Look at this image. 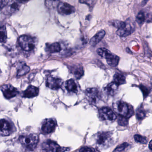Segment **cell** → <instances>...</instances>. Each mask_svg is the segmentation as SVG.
Segmentation results:
<instances>
[{"label": "cell", "instance_id": "1", "mask_svg": "<svg viewBox=\"0 0 152 152\" xmlns=\"http://www.w3.org/2000/svg\"><path fill=\"white\" fill-rule=\"evenodd\" d=\"M111 132H99L95 135V141L97 148L104 150L110 147L113 144V140Z\"/></svg>", "mask_w": 152, "mask_h": 152}, {"label": "cell", "instance_id": "2", "mask_svg": "<svg viewBox=\"0 0 152 152\" xmlns=\"http://www.w3.org/2000/svg\"><path fill=\"white\" fill-rule=\"evenodd\" d=\"M114 111L119 116L129 118L134 115V109L132 106L128 104L124 101H117L114 102L112 104Z\"/></svg>", "mask_w": 152, "mask_h": 152}, {"label": "cell", "instance_id": "3", "mask_svg": "<svg viewBox=\"0 0 152 152\" xmlns=\"http://www.w3.org/2000/svg\"><path fill=\"white\" fill-rule=\"evenodd\" d=\"M19 140L21 145L27 149L33 150L36 147L39 138L36 134L29 133L21 135Z\"/></svg>", "mask_w": 152, "mask_h": 152}, {"label": "cell", "instance_id": "4", "mask_svg": "<svg viewBox=\"0 0 152 152\" xmlns=\"http://www.w3.org/2000/svg\"><path fill=\"white\" fill-rule=\"evenodd\" d=\"M21 48L26 51H30L35 47V41L34 38L28 35H22L18 40Z\"/></svg>", "mask_w": 152, "mask_h": 152}, {"label": "cell", "instance_id": "5", "mask_svg": "<svg viewBox=\"0 0 152 152\" xmlns=\"http://www.w3.org/2000/svg\"><path fill=\"white\" fill-rule=\"evenodd\" d=\"M21 3L20 0H8L3 7V12L8 15L16 13L19 10Z\"/></svg>", "mask_w": 152, "mask_h": 152}, {"label": "cell", "instance_id": "6", "mask_svg": "<svg viewBox=\"0 0 152 152\" xmlns=\"http://www.w3.org/2000/svg\"><path fill=\"white\" fill-rule=\"evenodd\" d=\"M99 117L101 120L113 121L117 119V116L112 109L108 107H103L99 109Z\"/></svg>", "mask_w": 152, "mask_h": 152}, {"label": "cell", "instance_id": "7", "mask_svg": "<svg viewBox=\"0 0 152 152\" xmlns=\"http://www.w3.org/2000/svg\"><path fill=\"white\" fill-rule=\"evenodd\" d=\"M57 125V122L54 119H46L42 124L41 130L45 134H51L55 130Z\"/></svg>", "mask_w": 152, "mask_h": 152}, {"label": "cell", "instance_id": "8", "mask_svg": "<svg viewBox=\"0 0 152 152\" xmlns=\"http://www.w3.org/2000/svg\"><path fill=\"white\" fill-rule=\"evenodd\" d=\"M86 96L88 101L93 104L97 103L100 99V92L95 88H88L86 90Z\"/></svg>", "mask_w": 152, "mask_h": 152}, {"label": "cell", "instance_id": "9", "mask_svg": "<svg viewBox=\"0 0 152 152\" xmlns=\"http://www.w3.org/2000/svg\"><path fill=\"white\" fill-rule=\"evenodd\" d=\"M126 26L123 28L118 29L117 31V34L121 37H126L132 34L135 30V26L131 20H126Z\"/></svg>", "mask_w": 152, "mask_h": 152}, {"label": "cell", "instance_id": "10", "mask_svg": "<svg viewBox=\"0 0 152 152\" xmlns=\"http://www.w3.org/2000/svg\"><path fill=\"white\" fill-rule=\"evenodd\" d=\"M1 90L4 97L8 99L15 97L19 93L18 89L10 85L3 86Z\"/></svg>", "mask_w": 152, "mask_h": 152}, {"label": "cell", "instance_id": "11", "mask_svg": "<svg viewBox=\"0 0 152 152\" xmlns=\"http://www.w3.org/2000/svg\"><path fill=\"white\" fill-rule=\"evenodd\" d=\"M57 6L58 12L61 15H70L76 11V9L73 6L67 3L60 2Z\"/></svg>", "mask_w": 152, "mask_h": 152}, {"label": "cell", "instance_id": "12", "mask_svg": "<svg viewBox=\"0 0 152 152\" xmlns=\"http://www.w3.org/2000/svg\"><path fill=\"white\" fill-rule=\"evenodd\" d=\"M62 82L61 79L54 77H48L46 80V86L52 90H56L61 87Z\"/></svg>", "mask_w": 152, "mask_h": 152}, {"label": "cell", "instance_id": "13", "mask_svg": "<svg viewBox=\"0 0 152 152\" xmlns=\"http://www.w3.org/2000/svg\"><path fill=\"white\" fill-rule=\"evenodd\" d=\"M1 135L2 136L10 135L12 132V127L10 123L6 120L1 119L0 121Z\"/></svg>", "mask_w": 152, "mask_h": 152}, {"label": "cell", "instance_id": "14", "mask_svg": "<svg viewBox=\"0 0 152 152\" xmlns=\"http://www.w3.org/2000/svg\"><path fill=\"white\" fill-rule=\"evenodd\" d=\"M59 145L57 143L51 140H47L42 144L43 152H56Z\"/></svg>", "mask_w": 152, "mask_h": 152}, {"label": "cell", "instance_id": "15", "mask_svg": "<svg viewBox=\"0 0 152 152\" xmlns=\"http://www.w3.org/2000/svg\"><path fill=\"white\" fill-rule=\"evenodd\" d=\"M39 94V89L34 86H30L23 92L22 96L25 98H32L37 96Z\"/></svg>", "mask_w": 152, "mask_h": 152}, {"label": "cell", "instance_id": "16", "mask_svg": "<svg viewBox=\"0 0 152 152\" xmlns=\"http://www.w3.org/2000/svg\"><path fill=\"white\" fill-rule=\"evenodd\" d=\"M106 61L109 66L112 67H116L119 64V62L120 58L117 55H114L110 52L106 56Z\"/></svg>", "mask_w": 152, "mask_h": 152}, {"label": "cell", "instance_id": "17", "mask_svg": "<svg viewBox=\"0 0 152 152\" xmlns=\"http://www.w3.org/2000/svg\"><path fill=\"white\" fill-rule=\"evenodd\" d=\"M105 35V32L104 30H102L99 31L94 36L91 38L90 42V45L92 46H95L102 40Z\"/></svg>", "mask_w": 152, "mask_h": 152}, {"label": "cell", "instance_id": "18", "mask_svg": "<svg viewBox=\"0 0 152 152\" xmlns=\"http://www.w3.org/2000/svg\"><path fill=\"white\" fill-rule=\"evenodd\" d=\"M119 86L115 82H112L107 85L104 90L106 94L112 96L116 94L117 91Z\"/></svg>", "mask_w": 152, "mask_h": 152}, {"label": "cell", "instance_id": "19", "mask_svg": "<svg viewBox=\"0 0 152 152\" xmlns=\"http://www.w3.org/2000/svg\"><path fill=\"white\" fill-rule=\"evenodd\" d=\"M71 73L77 79H80L84 75V69L83 67L79 65H75L71 66Z\"/></svg>", "mask_w": 152, "mask_h": 152}, {"label": "cell", "instance_id": "20", "mask_svg": "<svg viewBox=\"0 0 152 152\" xmlns=\"http://www.w3.org/2000/svg\"><path fill=\"white\" fill-rule=\"evenodd\" d=\"M46 51L50 53L59 52L61 50L60 45L59 43L54 42L50 44L46 45Z\"/></svg>", "mask_w": 152, "mask_h": 152}, {"label": "cell", "instance_id": "21", "mask_svg": "<svg viewBox=\"0 0 152 152\" xmlns=\"http://www.w3.org/2000/svg\"><path fill=\"white\" fill-rule=\"evenodd\" d=\"M65 87L69 92L75 93L77 91V86L73 79L67 80L65 83Z\"/></svg>", "mask_w": 152, "mask_h": 152}, {"label": "cell", "instance_id": "22", "mask_svg": "<svg viewBox=\"0 0 152 152\" xmlns=\"http://www.w3.org/2000/svg\"><path fill=\"white\" fill-rule=\"evenodd\" d=\"M146 111L142 105H141L138 107L136 110V117L137 120L142 121L146 117Z\"/></svg>", "mask_w": 152, "mask_h": 152}, {"label": "cell", "instance_id": "23", "mask_svg": "<svg viewBox=\"0 0 152 152\" xmlns=\"http://www.w3.org/2000/svg\"><path fill=\"white\" fill-rule=\"evenodd\" d=\"M113 82L117 84L119 86L126 83V77L122 74L116 73L113 76Z\"/></svg>", "mask_w": 152, "mask_h": 152}, {"label": "cell", "instance_id": "24", "mask_svg": "<svg viewBox=\"0 0 152 152\" xmlns=\"http://www.w3.org/2000/svg\"><path fill=\"white\" fill-rule=\"evenodd\" d=\"M30 70V68L28 66L26 65H24L21 66L17 72V76H21L27 74Z\"/></svg>", "mask_w": 152, "mask_h": 152}, {"label": "cell", "instance_id": "25", "mask_svg": "<svg viewBox=\"0 0 152 152\" xmlns=\"http://www.w3.org/2000/svg\"><path fill=\"white\" fill-rule=\"evenodd\" d=\"M146 20V16L144 12L140 11L137 14L136 18V20L139 25H142Z\"/></svg>", "mask_w": 152, "mask_h": 152}, {"label": "cell", "instance_id": "26", "mask_svg": "<svg viewBox=\"0 0 152 152\" xmlns=\"http://www.w3.org/2000/svg\"><path fill=\"white\" fill-rule=\"evenodd\" d=\"M111 24L114 27L117 28L118 29H120L125 27L126 26V23L123 21L119 20H112L110 22Z\"/></svg>", "mask_w": 152, "mask_h": 152}, {"label": "cell", "instance_id": "27", "mask_svg": "<svg viewBox=\"0 0 152 152\" xmlns=\"http://www.w3.org/2000/svg\"><path fill=\"white\" fill-rule=\"evenodd\" d=\"M7 32H6V28L5 26H2L1 27L0 29V40L1 43L6 42L7 39Z\"/></svg>", "mask_w": 152, "mask_h": 152}, {"label": "cell", "instance_id": "28", "mask_svg": "<svg viewBox=\"0 0 152 152\" xmlns=\"http://www.w3.org/2000/svg\"><path fill=\"white\" fill-rule=\"evenodd\" d=\"M135 141L137 143L142 144H146L147 143V138L145 137L140 135L139 134H136L134 136Z\"/></svg>", "mask_w": 152, "mask_h": 152}, {"label": "cell", "instance_id": "29", "mask_svg": "<svg viewBox=\"0 0 152 152\" xmlns=\"http://www.w3.org/2000/svg\"><path fill=\"white\" fill-rule=\"evenodd\" d=\"M97 52L101 57L105 58V57L110 52V51L106 48H101L97 50Z\"/></svg>", "mask_w": 152, "mask_h": 152}, {"label": "cell", "instance_id": "30", "mask_svg": "<svg viewBox=\"0 0 152 152\" xmlns=\"http://www.w3.org/2000/svg\"><path fill=\"white\" fill-rule=\"evenodd\" d=\"M60 0H45L46 4L47 7L50 8H54L58 6Z\"/></svg>", "mask_w": 152, "mask_h": 152}, {"label": "cell", "instance_id": "31", "mask_svg": "<svg viewBox=\"0 0 152 152\" xmlns=\"http://www.w3.org/2000/svg\"><path fill=\"white\" fill-rule=\"evenodd\" d=\"M119 125L122 126H126L128 124V118L126 117L119 116L118 119Z\"/></svg>", "mask_w": 152, "mask_h": 152}, {"label": "cell", "instance_id": "32", "mask_svg": "<svg viewBox=\"0 0 152 152\" xmlns=\"http://www.w3.org/2000/svg\"><path fill=\"white\" fill-rule=\"evenodd\" d=\"M129 145V144L126 142L121 144L120 145H118L113 152H123L128 147Z\"/></svg>", "mask_w": 152, "mask_h": 152}, {"label": "cell", "instance_id": "33", "mask_svg": "<svg viewBox=\"0 0 152 152\" xmlns=\"http://www.w3.org/2000/svg\"><path fill=\"white\" fill-rule=\"evenodd\" d=\"M81 3L87 4L90 8H93L96 3V0H79Z\"/></svg>", "mask_w": 152, "mask_h": 152}, {"label": "cell", "instance_id": "34", "mask_svg": "<svg viewBox=\"0 0 152 152\" xmlns=\"http://www.w3.org/2000/svg\"><path fill=\"white\" fill-rule=\"evenodd\" d=\"M79 152H97L93 148L91 147L84 146L82 147L79 150Z\"/></svg>", "mask_w": 152, "mask_h": 152}, {"label": "cell", "instance_id": "35", "mask_svg": "<svg viewBox=\"0 0 152 152\" xmlns=\"http://www.w3.org/2000/svg\"><path fill=\"white\" fill-rule=\"evenodd\" d=\"M139 87H140V89L142 90V92L143 94L144 97H146V96L149 95V89H148L146 87L142 86V85H141Z\"/></svg>", "mask_w": 152, "mask_h": 152}, {"label": "cell", "instance_id": "36", "mask_svg": "<svg viewBox=\"0 0 152 152\" xmlns=\"http://www.w3.org/2000/svg\"><path fill=\"white\" fill-rule=\"evenodd\" d=\"M69 151V148L59 146L56 150V152H65Z\"/></svg>", "mask_w": 152, "mask_h": 152}, {"label": "cell", "instance_id": "37", "mask_svg": "<svg viewBox=\"0 0 152 152\" xmlns=\"http://www.w3.org/2000/svg\"><path fill=\"white\" fill-rule=\"evenodd\" d=\"M146 20L147 22H152V13H148L146 17Z\"/></svg>", "mask_w": 152, "mask_h": 152}, {"label": "cell", "instance_id": "38", "mask_svg": "<svg viewBox=\"0 0 152 152\" xmlns=\"http://www.w3.org/2000/svg\"><path fill=\"white\" fill-rule=\"evenodd\" d=\"M149 1V0H144V1H143L142 3V6H144L146 5V4L147 3V2H148Z\"/></svg>", "mask_w": 152, "mask_h": 152}, {"label": "cell", "instance_id": "39", "mask_svg": "<svg viewBox=\"0 0 152 152\" xmlns=\"http://www.w3.org/2000/svg\"><path fill=\"white\" fill-rule=\"evenodd\" d=\"M149 147L150 150H152V140L150 142V143H149Z\"/></svg>", "mask_w": 152, "mask_h": 152}, {"label": "cell", "instance_id": "40", "mask_svg": "<svg viewBox=\"0 0 152 152\" xmlns=\"http://www.w3.org/2000/svg\"><path fill=\"white\" fill-rule=\"evenodd\" d=\"M21 2H26L28 1H29V0H20Z\"/></svg>", "mask_w": 152, "mask_h": 152}, {"label": "cell", "instance_id": "41", "mask_svg": "<svg viewBox=\"0 0 152 152\" xmlns=\"http://www.w3.org/2000/svg\"><path fill=\"white\" fill-rule=\"evenodd\" d=\"M151 84H152V80H151Z\"/></svg>", "mask_w": 152, "mask_h": 152}]
</instances>
